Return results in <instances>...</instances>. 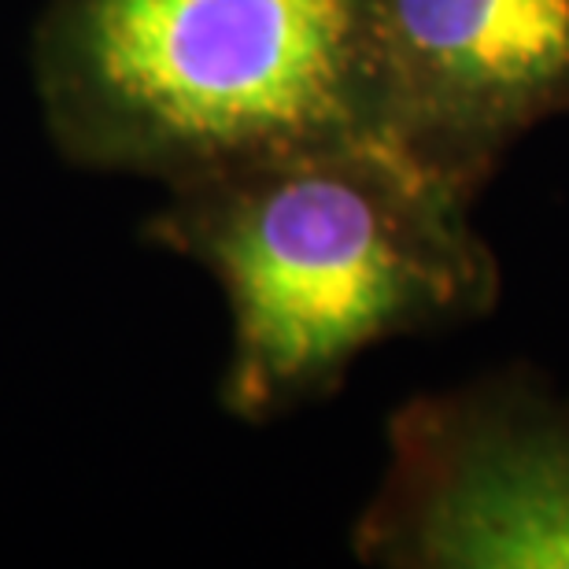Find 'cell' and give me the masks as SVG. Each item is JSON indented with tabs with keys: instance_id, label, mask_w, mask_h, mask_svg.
I'll return each mask as SVG.
<instances>
[{
	"instance_id": "obj_1",
	"label": "cell",
	"mask_w": 569,
	"mask_h": 569,
	"mask_svg": "<svg viewBox=\"0 0 569 569\" xmlns=\"http://www.w3.org/2000/svg\"><path fill=\"white\" fill-rule=\"evenodd\" d=\"M473 200L403 144L359 138L170 186L144 237L219 281L222 407L263 426L333 396L381 340L492 311L499 263Z\"/></svg>"
},
{
	"instance_id": "obj_2",
	"label": "cell",
	"mask_w": 569,
	"mask_h": 569,
	"mask_svg": "<svg viewBox=\"0 0 569 569\" xmlns=\"http://www.w3.org/2000/svg\"><path fill=\"white\" fill-rule=\"evenodd\" d=\"M33 86L67 163L181 186L389 138L370 0H49Z\"/></svg>"
},
{
	"instance_id": "obj_3",
	"label": "cell",
	"mask_w": 569,
	"mask_h": 569,
	"mask_svg": "<svg viewBox=\"0 0 569 569\" xmlns=\"http://www.w3.org/2000/svg\"><path fill=\"white\" fill-rule=\"evenodd\" d=\"M351 543L389 569H569V403L515 373L418 396Z\"/></svg>"
},
{
	"instance_id": "obj_4",
	"label": "cell",
	"mask_w": 569,
	"mask_h": 569,
	"mask_svg": "<svg viewBox=\"0 0 569 569\" xmlns=\"http://www.w3.org/2000/svg\"><path fill=\"white\" fill-rule=\"evenodd\" d=\"M370 30L392 141L470 197L569 116V0H370Z\"/></svg>"
}]
</instances>
